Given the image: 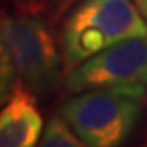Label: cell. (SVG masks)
Wrapping results in <instances>:
<instances>
[{"instance_id":"obj_1","label":"cell","mask_w":147,"mask_h":147,"mask_svg":"<svg viewBox=\"0 0 147 147\" xmlns=\"http://www.w3.org/2000/svg\"><path fill=\"white\" fill-rule=\"evenodd\" d=\"M147 34L134 0H77L61 26L62 70L72 69L116 42Z\"/></svg>"},{"instance_id":"obj_2","label":"cell","mask_w":147,"mask_h":147,"mask_svg":"<svg viewBox=\"0 0 147 147\" xmlns=\"http://www.w3.org/2000/svg\"><path fill=\"white\" fill-rule=\"evenodd\" d=\"M147 101V87L115 85L75 93L59 116L87 147H121Z\"/></svg>"},{"instance_id":"obj_3","label":"cell","mask_w":147,"mask_h":147,"mask_svg":"<svg viewBox=\"0 0 147 147\" xmlns=\"http://www.w3.org/2000/svg\"><path fill=\"white\" fill-rule=\"evenodd\" d=\"M42 13L2 15L0 51L15 65L18 79L34 95H46L61 79L62 54Z\"/></svg>"},{"instance_id":"obj_4","label":"cell","mask_w":147,"mask_h":147,"mask_svg":"<svg viewBox=\"0 0 147 147\" xmlns=\"http://www.w3.org/2000/svg\"><path fill=\"white\" fill-rule=\"evenodd\" d=\"M115 85L147 87V34L106 47L72 69L65 77L69 93Z\"/></svg>"},{"instance_id":"obj_5","label":"cell","mask_w":147,"mask_h":147,"mask_svg":"<svg viewBox=\"0 0 147 147\" xmlns=\"http://www.w3.org/2000/svg\"><path fill=\"white\" fill-rule=\"evenodd\" d=\"M42 116L31 90L18 80L0 115V147H36Z\"/></svg>"},{"instance_id":"obj_6","label":"cell","mask_w":147,"mask_h":147,"mask_svg":"<svg viewBox=\"0 0 147 147\" xmlns=\"http://www.w3.org/2000/svg\"><path fill=\"white\" fill-rule=\"evenodd\" d=\"M36 147H87V146L69 127L67 123L57 115L51 118V121L47 123L44 136Z\"/></svg>"},{"instance_id":"obj_7","label":"cell","mask_w":147,"mask_h":147,"mask_svg":"<svg viewBox=\"0 0 147 147\" xmlns=\"http://www.w3.org/2000/svg\"><path fill=\"white\" fill-rule=\"evenodd\" d=\"M15 7L16 11H28V13H42L46 15L56 0H7Z\"/></svg>"},{"instance_id":"obj_8","label":"cell","mask_w":147,"mask_h":147,"mask_svg":"<svg viewBox=\"0 0 147 147\" xmlns=\"http://www.w3.org/2000/svg\"><path fill=\"white\" fill-rule=\"evenodd\" d=\"M75 2H77V0H56L53 3V7L49 8V11L46 13V15L49 16V23L54 26V25L72 8Z\"/></svg>"},{"instance_id":"obj_9","label":"cell","mask_w":147,"mask_h":147,"mask_svg":"<svg viewBox=\"0 0 147 147\" xmlns=\"http://www.w3.org/2000/svg\"><path fill=\"white\" fill-rule=\"evenodd\" d=\"M137 10L141 11V15L144 16V20L147 21V0H134Z\"/></svg>"},{"instance_id":"obj_10","label":"cell","mask_w":147,"mask_h":147,"mask_svg":"<svg viewBox=\"0 0 147 147\" xmlns=\"http://www.w3.org/2000/svg\"><path fill=\"white\" fill-rule=\"evenodd\" d=\"M139 147H147V142H146V144H142V146H139Z\"/></svg>"}]
</instances>
